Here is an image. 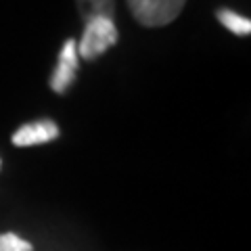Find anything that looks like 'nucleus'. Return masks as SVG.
Instances as JSON below:
<instances>
[{
  "instance_id": "6",
  "label": "nucleus",
  "mask_w": 251,
  "mask_h": 251,
  "mask_svg": "<svg viewBox=\"0 0 251 251\" xmlns=\"http://www.w3.org/2000/svg\"><path fill=\"white\" fill-rule=\"evenodd\" d=\"M218 21L237 36H247L251 31V21L247 17H243L241 13L232 11V9H220L218 11Z\"/></svg>"
},
{
  "instance_id": "2",
  "label": "nucleus",
  "mask_w": 251,
  "mask_h": 251,
  "mask_svg": "<svg viewBox=\"0 0 251 251\" xmlns=\"http://www.w3.org/2000/svg\"><path fill=\"white\" fill-rule=\"evenodd\" d=\"M186 0H128L134 19L145 27H163L182 13Z\"/></svg>"
},
{
  "instance_id": "5",
  "label": "nucleus",
  "mask_w": 251,
  "mask_h": 251,
  "mask_svg": "<svg viewBox=\"0 0 251 251\" xmlns=\"http://www.w3.org/2000/svg\"><path fill=\"white\" fill-rule=\"evenodd\" d=\"M75 4L84 21H90L97 17L113 19V13H115L113 0H75Z\"/></svg>"
},
{
  "instance_id": "3",
  "label": "nucleus",
  "mask_w": 251,
  "mask_h": 251,
  "mask_svg": "<svg viewBox=\"0 0 251 251\" xmlns=\"http://www.w3.org/2000/svg\"><path fill=\"white\" fill-rule=\"evenodd\" d=\"M77 65H80L77 44H75V40H67L63 44L59 59H57V65H54L52 75H50V88L57 94H65L69 90V86L75 82Z\"/></svg>"
},
{
  "instance_id": "4",
  "label": "nucleus",
  "mask_w": 251,
  "mask_h": 251,
  "mask_svg": "<svg viewBox=\"0 0 251 251\" xmlns=\"http://www.w3.org/2000/svg\"><path fill=\"white\" fill-rule=\"evenodd\" d=\"M59 136V126L50 120H40L23 124L21 128L13 134V145L15 147H34V145H44L50 143Z\"/></svg>"
},
{
  "instance_id": "1",
  "label": "nucleus",
  "mask_w": 251,
  "mask_h": 251,
  "mask_svg": "<svg viewBox=\"0 0 251 251\" xmlns=\"http://www.w3.org/2000/svg\"><path fill=\"white\" fill-rule=\"evenodd\" d=\"M115 42H117V27L113 19H107V17L90 19L86 21L82 40L77 42V54L82 59L94 61L103 52H107L111 46H115Z\"/></svg>"
},
{
  "instance_id": "7",
  "label": "nucleus",
  "mask_w": 251,
  "mask_h": 251,
  "mask_svg": "<svg viewBox=\"0 0 251 251\" xmlns=\"http://www.w3.org/2000/svg\"><path fill=\"white\" fill-rule=\"evenodd\" d=\"M0 251H31V243L23 241L13 232L0 234Z\"/></svg>"
}]
</instances>
